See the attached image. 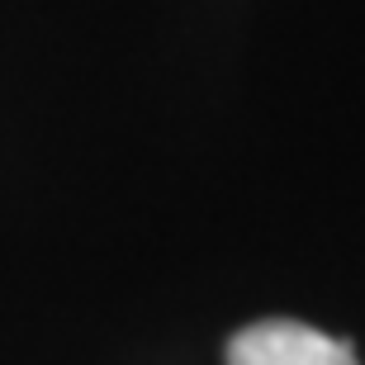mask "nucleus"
Wrapping results in <instances>:
<instances>
[{
	"mask_svg": "<svg viewBox=\"0 0 365 365\" xmlns=\"http://www.w3.org/2000/svg\"><path fill=\"white\" fill-rule=\"evenodd\" d=\"M228 365H361L346 341L294 318H266L228 341Z\"/></svg>",
	"mask_w": 365,
	"mask_h": 365,
	"instance_id": "obj_1",
	"label": "nucleus"
}]
</instances>
